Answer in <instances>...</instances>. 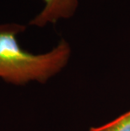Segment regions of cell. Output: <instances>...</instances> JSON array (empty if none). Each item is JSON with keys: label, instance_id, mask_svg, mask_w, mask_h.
Listing matches in <instances>:
<instances>
[{"label": "cell", "instance_id": "obj_1", "mask_svg": "<svg viewBox=\"0 0 130 131\" xmlns=\"http://www.w3.org/2000/svg\"><path fill=\"white\" fill-rule=\"evenodd\" d=\"M26 26L17 23L0 24V79L22 85L29 82L46 83L68 64L71 47L62 39L49 52L34 54L21 48L17 36Z\"/></svg>", "mask_w": 130, "mask_h": 131}, {"label": "cell", "instance_id": "obj_3", "mask_svg": "<svg viewBox=\"0 0 130 131\" xmlns=\"http://www.w3.org/2000/svg\"><path fill=\"white\" fill-rule=\"evenodd\" d=\"M89 131H130V111L109 124L91 128Z\"/></svg>", "mask_w": 130, "mask_h": 131}, {"label": "cell", "instance_id": "obj_2", "mask_svg": "<svg viewBox=\"0 0 130 131\" xmlns=\"http://www.w3.org/2000/svg\"><path fill=\"white\" fill-rule=\"evenodd\" d=\"M43 9L36 15L30 25L44 27L49 24H56L61 19H67L75 15L79 7V0H42Z\"/></svg>", "mask_w": 130, "mask_h": 131}]
</instances>
